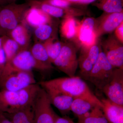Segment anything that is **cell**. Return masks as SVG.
Wrapping results in <instances>:
<instances>
[{
	"instance_id": "obj_17",
	"label": "cell",
	"mask_w": 123,
	"mask_h": 123,
	"mask_svg": "<svg viewBox=\"0 0 123 123\" xmlns=\"http://www.w3.org/2000/svg\"><path fill=\"white\" fill-rule=\"evenodd\" d=\"M7 36L17 43L20 51L29 49L30 44L31 36L26 25L24 22H22Z\"/></svg>"
},
{
	"instance_id": "obj_20",
	"label": "cell",
	"mask_w": 123,
	"mask_h": 123,
	"mask_svg": "<svg viewBox=\"0 0 123 123\" xmlns=\"http://www.w3.org/2000/svg\"><path fill=\"white\" fill-rule=\"evenodd\" d=\"M80 23L75 17L63 18L60 27L62 36L66 39L72 41L75 44Z\"/></svg>"
},
{
	"instance_id": "obj_8",
	"label": "cell",
	"mask_w": 123,
	"mask_h": 123,
	"mask_svg": "<svg viewBox=\"0 0 123 123\" xmlns=\"http://www.w3.org/2000/svg\"><path fill=\"white\" fill-rule=\"evenodd\" d=\"M30 7L39 9L47 14L51 17L63 18L73 17H80L85 14V11L83 9L69 7H55L39 0H25Z\"/></svg>"
},
{
	"instance_id": "obj_21",
	"label": "cell",
	"mask_w": 123,
	"mask_h": 123,
	"mask_svg": "<svg viewBox=\"0 0 123 123\" xmlns=\"http://www.w3.org/2000/svg\"><path fill=\"white\" fill-rule=\"evenodd\" d=\"M30 50L36 60L48 72L54 69L55 68L49 59L43 43L35 42Z\"/></svg>"
},
{
	"instance_id": "obj_28",
	"label": "cell",
	"mask_w": 123,
	"mask_h": 123,
	"mask_svg": "<svg viewBox=\"0 0 123 123\" xmlns=\"http://www.w3.org/2000/svg\"><path fill=\"white\" fill-rule=\"evenodd\" d=\"M6 64V58L2 48L0 49V77L2 75Z\"/></svg>"
},
{
	"instance_id": "obj_13",
	"label": "cell",
	"mask_w": 123,
	"mask_h": 123,
	"mask_svg": "<svg viewBox=\"0 0 123 123\" xmlns=\"http://www.w3.org/2000/svg\"><path fill=\"white\" fill-rule=\"evenodd\" d=\"M96 18H86L80 22L75 44L78 48L82 46H90L98 39L95 34Z\"/></svg>"
},
{
	"instance_id": "obj_19",
	"label": "cell",
	"mask_w": 123,
	"mask_h": 123,
	"mask_svg": "<svg viewBox=\"0 0 123 123\" xmlns=\"http://www.w3.org/2000/svg\"><path fill=\"white\" fill-rule=\"evenodd\" d=\"M33 104L10 114L4 113L12 123H35Z\"/></svg>"
},
{
	"instance_id": "obj_32",
	"label": "cell",
	"mask_w": 123,
	"mask_h": 123,
	"mask_svg": "<svg viewBox=\"0 0 123 123\" xmlns=\"http://www.w3.org/2000/svg\"><path fill=\"white\" fill-rule=\"evenodd\" d=\"M97 0H81L77 2L75 4L79 5H87L92 3H93Z\"/></svg>"
},
{
	"instance_id": "obj_5",
	"label": "cell",
	"mask_w": 123,
	"mask_h": 123,
	"mask_svg": "<svg viewBox=\"0 0 123 123\" xmlns=\"http://www.w3.org/2000/svg\"><path fill=\"white\" fill-rule=\"evenodd\" d=\"M73 42L64 43L59 55L52 63L61 72L69 77L75 76L78 66L77 50L78 48Z\"/></svg>"
},
{
	"instance_id": "obj_14",
	"label": "cell",
	"mask_w": 123,
	"mask_h": 123,
	"mask_svg": "<svg viewBox=\"0 0 123 123\" xmlns=\"http://www.w3.org/2000/svg\"><path fill=\"white\" fill-rule=\"evenodd\" d=\"M14 68L23 71H32L36 70L42 72H48L35 59L30 49L20 51L9 64Z\"/></svg>"
},
{
	"instance_id": "obj_11",
	"label": "cell",
	"mask_w": 123,
	"mask_h": 123,
	"mask_svg": "<svg viewBox=\"0 0 123 123\" xmlns=\"http://www.w3.org/2000/svg\"><path fill=\"white\" fill-rule=\"evenodd\" d=\"M102 91L110 101L123 106V69L114 68L110 80Z\"/></svg>"
},
{
	"instance_id": "obj_10",
	"label": "cell",
	"mask_w": 123,
	"mask_h": 123,
	"mask_svg": "<svg viewBox=\"0 0 123 123\" xmlns=\"http://www.w3.org/2000/svg\"><path fill=\"white\" fill-rule=\"evenodd\" d=\"M102 50L108 60L114 68L123 69V43L114 35H111L100 42Z\"/></svg>"
},
{
	"instance_id": "obj_34",
	"label": "cell",
	"mask_w": 123,
	"mask_h": 123,
	"mask_svg": "<svg viewBox=\"0 0 123 123\" xmlns=\"http://www.w3.org/2000/svg\"><path fill=\"white\" fill-rule=\"evenodd\" d=\"M67 2H69L72 5L75 4L77 2H79L81 0H63Z\"/></svg>"
},
{
	"instance_id": "obj_22",
	"label": "cell",
	"mask_w": 123,
	"mask_h": 123,
	"mask_svg": "<svg viewBox=\"0 0 123 123\" xmlns=\"http://www.w3.org/2000/svg\"><path fill=\"white\" fill-rule=\"evenodd\" d=\"M53 22L43 24L34 29L35 42L43 43L51 38L57 36V24Z\"/></svg>"
},
{
	"instance_id": "obj_18",
	"label": "cell",
	"mask_w": 123,
	"mask_h": 123,
	"mask_svg": "<svg viewBox=\"0 0 123 123\" xmlns=\"http://www.w3.org/2000/svg\"><path fill=\"white\" fill-rule=\"evenodd\" d=\"M46 92L51 104L57 108L62 114L66 115L70 111L71 105L74 98L60 92L50 91Z\"/></svg>"
},
{
	"instance_id": "obj_6",
	"label": "cell",
	"mask_w": 123,
	"mask_h": 123,
	"mask_svg": "<svg viewBox=\"0 0 123 123\" xmlns=\"http://www.w3.org/2000/svg\"><path fill=\"white\" fill-rule=\"evenodd\" d=\"M114 68L101 48L97 62L86 80L102 91L110 80Z\"/></svg>"
},
{
	"instance_id": "obj_9",
	"label": "cell",
	"mask_w": 123,
	"mask_h": 123,
	"mask_svg": "<svg viewBox=\"0 0 123 123\" xmlns=\"http://www.w3.org/2000/svg\"><path fill=\"white\" fill-rule=\"evenodd\" d=\"M98 41L91 46H82L80 48V53L78 58L80 75L81 78L85 80L99 56L101 47Z\"/></svg>"
},
{
	"instance_id": "obj_30",
	"label": "cell",
	"mask_w": 123,
	"mask_h": 123,
	"mask_svg": "<svg viewBox=\"0 0 123 123\" xmlns=\"http://www.w3.org/2000/svg\"><path fill=\"white\" fill-rule=\"evenodd\" d=\"M55 123H75L69 117L64 116L60 117L59 116Z\"/></svg>"
},
{
	"instance_id": "obj_15",
	"label": "cell",
	"mask_w": 123,
	"mask_h": 123,
	"mask_svg": "<svg viewBox=\"0 0 123 123\" xmlns=\"http://www.w3.org/2000/svg\"><path fill=\"white\" fill-rule=\"evenodd\" d=\"M26 25L35 29L43 24L53 22L52 17L39 9L30 7L24 14L22 21Z\"/></svg>"
},
{
	"instance_id": "obj_29",
	"label": "cell",
	"mask_w": 123,
	"mask_h": 123,
	"mask_svg": "<svg viewBox=\"0 0 123 123\" xmlns=\"http://www.w3.org/2000/svg\"><path fill=\"white\" fill-rule=\"evenodd\" d=\"M115 36L121 43H123V23L115 31Z\"/></svg>"
},
{
	"instance_id": "obj_1",
	"label": "cell",
	"mask_w": 123,
	"mask_h": 123,
	"mask_svg": "<svg viewBox=\"0 0 123 123\" xmlns=\"http://www.w3.org/2000/svg\"><path fill=\"white\" fill-rule=\"evenodd\" d=\"M46 91L60 92L75 98H82L90 99L102 106L100 99L92 92L80 77H65L44 81L38 84Z\"/></svg>"
},
{
	"instance_id": "obj_25",
	"label": "cell",
	"mask_w": 123,
	"mask_h": 123,
	"mask_svg": "<svg viewBox=\"0 0 123 123\" xmlns=\"http://www.w3.org/2000/svg\"><path fill=\"white\" fill-rule=\"evenodd\" d=\"M77 123H108L101 106L97 105L91 111L78 117Z\"/></svg>"
},
{
	"instance_id": "obj_4",
	"label": "cell",
	"mask_w": 123,
	"mask_h": 123,
	"mask_svg": "<svg viewBox=\"0 0 123 123\" xmlns=\"http://www.w3.org/2000/svg\"><path fill=\"white\" fill-rule=\"evenodd\" d=\"M26 2H15L0 7V30L1 36H7L22 22L25 12L30 8Z\"/></svg>"
},
{
	"instance_id": "obj_27",
	"label": "cell",
	"mask_w": 123,
	"mask_h": 123,
	"mask_svg": "<svg viewBox=\"0 0 123 123\" xmlns=\"http://www.w3.org/2000/svg\"><path fill=\"white\" fill-rule=\"evenodd\" d=\"M43 43L52 63L59 55L64 43L60 41L56 36L51 38Z\"/></svg>"
},
{
	"instance_id": "obj_23",
	"label": "cell",
	"mask_w": 123,
	"mask_h": 123,
	"mask_svg": "<svg viewBox=\"0 0 123 123\" xmlns=\"http://www.w3.org/2000/svg\"><path fill=\"white\" fill-rule=\"evenodd\" d=\"M97 105L101 107L99 104L90 99L82 98H74L73 101L70 111L78 118L90 112Z\"/></svg>"
},
{
	"instance_id": "obj_36",
	"label": "cell",
	"mask_w": 123,
	"mask_h": 123,
	"mask_svg": "<svg viewBox=\"0 0 123 123\" xmlns=\"http://www.w3.org/2000/svg\"><path fill=\"white\" fill-rule=\"evenodd\" d=\"M1 6H0V7ZM0 36H1V33L0 30Z\"/></svg>"
},
{
	"instance_id": "obj_31",
	"label": "cell",
	"mask_w": 123,
	"mask_h": 123,
	"mask_svg": "<svg viewBox=\"0 0 123 123\" xmlns=\"http://www.w3.org/2000/svg\"><path fill=\"white\" fill-rule=\"evenodd\" d=\"M0 123H12L3 112L0 111Z\"/></svg>"
},
{
	"instance_id": "obj_12",
	"label": "cell",
	"mask_w": 123,
	"mask_h": 123,
	"mask_svg": "<svg viewBox=\"0 0 123 123\" xmlns=\"http://www.w3.org/2000/svg\"><path fill=\"white\" fill-rule=\"evenodd\" d=\"M123 23V11L120 12H104L96 18L95 34L98 39L106 34L111 33Z\"/></svg>"
},
{
	"instance_id": "obj_26",
	"label": "cell",
	"mask_w": 123,
	"mask_h": 123,
	"mask_svg": "<svg viewBox=\"0 0 123 123\" xmlns=\"http://www.w3.org/2000/svg\"><path fill=\"white\" fill-rule=\"evenodd\" d=\"M2 48L6 60V64H9L14 56L20 51L17 43L7 36H2Z\"/></svg>"
},
{
	"instance_id": "obj_16",
	"label": "cell",
	"mask_w": 123,
	"mask_h": 123,
	"mask_svg": "<svg viewBox=\"0 0 123 123\" xmlns=\"http://www.w3.org/2000/svg\"><path fill=\"white\" fill-rule=\"evenodd\" d=\"M100 100L103 111L108 123H123V106L114 103L108 98Z\"/></svg>"
},
{
	"instance_id": "obj_33",
	"label": "cell",
	"mask_w": 123,
	"mask_h": 123,
	"mask_svg": "<svg viewBox=\"0 0 123 123\" xmlns=\"http://www.w3.org/2000/svg\"><path fill=\"white\" fill-rule=\"evenodd\" d=\"M17 0H0V6H4L13 2H15Z\"/></svg>"
},
{
	"instance_id": "obj_7",
	"label": "cell",
	"mask_w": 123,
	"mask_h": 123,
	"mask_svg": "<svg viewBox=\"0 0 123 123\" xmlns=\"http://www.w3.org/2000/svg\"><path fill=\"white\" fill-rule=\"evenodd\" d=\"M47 94L40 86L34 101L35 123H55L59 116L52 107Z\"/></svg>"
},
{
	"instance_id": "obj_3",
	"label": "cell",
	"mask_w": 123,
	"mask_h": 123,
	"mask_svg": "<svg viewBox=\"0 0 123 123\" xmlns=\"http://www.w3.org/2000/svg\"><path fill=\"white\" fill-rule=\"evenodd\" d=\"M36 84L32 71H23L6 65L0 77V89L16 91Z\"/></svg>"
},
{
	"instance_id": "obj_2",
	"label": "cell",
	"mask_w": 123,
	"mask_h": 123,
	"mask_svg": "<svg viewBox=\"0 0 123 123\" xmlns=\"http://www.w3.org/2000/svg\"><path fill=\"white\" fill-rule=\"evenodd\" d=\"M40 88L36 83L16 91L0 89V111L10 114L32 105Z\"/></svg>"
},
{
	"instance_id": "obj_24",
	"label": "cell",
	"mask_w": 123,
	"mask_h": 123,
	"mask_svg": "<svg viewBox=\"0 0 123 123\" xmlns=\"http://www.w3.org/2000/svg\"><path fill=\"white\" fill-rule=\"evenodd\" d=\"M123 0H97L92 5L107 13L123 11Z\"/></svg>"
},
{
	"instance_id": "obj_35",
	"label": "cell",
	"mask_w": 123,
	"mask_h": 123,
	"mask_svg": "<svg viewBox=\"0 0 123 123\" xmlns=\"http://www.w3.org/2000/svg\"><path fill=\"white\" fill-rule=\"evenodd\" d=\"M2 48V36H0V49Z\"/></svg>"
}]
</instances>
